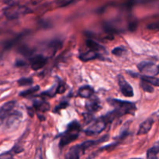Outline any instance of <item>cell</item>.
Masks as SVG:
<instances>
[{
  "label": "cell",
  "instance_id": "cell-14",
  "mask_svg": "<svg viewBox=\"0 0 159 159\" xmlns=\"http://www.w3.org/2000/svg\"><path fill=\"white\" fill-rule=\"evenodd\" d=\"M99 57H100V55H99V53L92 51V50H89V51H87V52L81 54L80 55H79V58H80L82 61H89L94 60V59L99 58Z\"/></svg>",
  "mask_w": 159,
  "mask_h": 159
},
{
  "label": "cell",
  "instance_id": "cell-13",
  "mask_svg": "<svg viewBox=\"0 0 159 159\" xmlns=\"http://www.w3.org/2000/svg\"><path fill=\"white\" fill-rule=\"evenodd\" d=\"M85 108L88 110L89 113H91L99 111L101 109L99 101L98 100V99H91L89 101H88V102H86V104H85Z\"/></svg>",
  "mask_w": 159,
  "mask_h": 159
},
{
  "label": "cell",
  "instance_id": "cell-20",
  "mask_svg": "<svg viewBox=\"0 0 159 159\" xmlns=\"http://www.w3.org/2000/svg\"><path fill=\"white\" fill-rule=\"evenodd\" d=\"M140 85H141V87L142 88V89L144 90V91L149 93H154V87L152 86V85H151L150 83H148V82H146V81L141 79Z\"/></svg>",
  "mask_w": 159,
  "mask_h": 159
},
{
  "label": "cell",
  "instance_id": "cell-7",
  "mask_svg": "<svg viewBox=\"0 0 159 159\" xmlns=\"http://www.w3.org/2000/svg\"><path fill=\"white\" fill-rule=\"evenodd\" d=\"M117 82L122 94L126 97H133L134 93L131 85L126 81L125 78L121 75L117 76Z\"/></svg>",
  "mask_w": 159,
  "mask_h": 159
},
{
  "label": "cell",
  "instance_id": "cell-26",
  "mask_svg": "<svg viewBox=\"0 0 159 159\" xmlns=\"http://www.w3.org/2000/svg\"><path fill=\"white\" fill-rule=\"evenodd\" d=\"M148 28L152 30H159V23H151L148 26Z\"/></svg>",
  "mask_w": 159,
  "mask_h": 159
},
{
  "label": "cell",
  "instance_id": "cell-6",
  "mask_svg": "<svg viewBox=\"0 0 159 159\" xmlns=\"http://www.w3.org/2000/svg\"><path fill=\"white\" fill-rule=\"evenodd\" d=\"M138 68L141 73L146 75L155 76L159 74V65L152 61H142L138 65Z\"/></svg>",
  "mask_w": 159,
  "mask_h": 159
},
{
  "label": "cell",
  "instance_id": "cell-21",
  "mask_svg": "<svg viewBox=\"0 0 159 159\" xmlns=\"http://www.w3.org/2000/svg\"><path fill=\"white\" fill-rule=\"evenodd\" d=\"M17 82H18L20 86H26V85H30L31 84H33L34 81H33V79L31 78L23 77L19 79Z\"/></svg>",
  "mask_w": 159,
  "mask_h": 159
},
{
  "label": "cell",
  "instance_id": "cell-29",
  "mask_svg": "<svg viewBox=\"0 0 159 159\" xmlns=\"http://www.w3.org/2000/svg\"><path fill=\"white\" fill-rule=\"evenodd\" d=\"M78 1H80V0H70V1L68 2V4H70V3L71 2H76Z\"/></svg>",
  "mask_w": 159,
  "mask_h": 159
},
{
  "label": "cell",
  "instance_id": "cell-22",
  "mask_svg": "<svg viewBox=\"0 0 159 159\" xmlns=\"http://www.w3.org/2000/svg\"><path fill=\"white\" fill-rule=\"evenodd\" d=\"M126 51H127V50L124 47H117V48H115L114 49L112 50V54L118 56V57H120L123 54H124V53H126Z\"/></svg>",
  "mask_w": 159,
  "mask_h": 159
},
{
  "label": "cell",
  "instance_id": "cell-15",
  "mask_svg": "<svg viewBox=\"0 0 159 159\" xmlns=\"http://www.w3.org/2000/svg\"><path fill=\"white\" fill-rule=\"evenodd\" d=\"M94 93V89L89 85H84L79 88L78 94L82 98H90Z\"/></svg>",
  "mask_w": 159,
  "mask_h": 159
},
{
  "label": "cell",
  "instance_id": "cell-18",
  "mask_svg": "<svg viewBox=\"0 0 159 159\" xmlns=\"http://www.w3.org/2000/svg\"><path fill=\"white\" fill-rule=\"evenodd\" d=\"M141 79H143V80L146 81V82H148V83H150L151 85H154V86L159 87V79L155 77V76L146 75H144L141 76Z\"/></svg>",
  "mask_w": 159,
  "mask_h": 159
},
{
  "label": "cell",
  "instance_id": "cell-8",
  "mask_svg": "<svg viewBox=\"0 0 159 159\" xmlns=\"http://www.w3.org/2000/svg\"><path fill=\"white\" fill-rule=\"evenodd\" d=\"M23 118V115L20 112L14 111L11 112L10 114L7 117V122H6V127L9 129L16 128L19 126Z\"/></svg>",
  "mask_w": 159,
  "mask_h": 159
},
{
  "label": "cell",
  "instance_id": "cell-9",
  "mask_svg": "<svg viewBox=\"0 0 159 159\" xmlns=\"http://www.w3.org/2000/svg\"><path fill=\"white\" fill-rule=\"evenodd\" d=\"M16 101H9L6 102L0 107V126L2 124L5 120L8 117L16 106Z\"/></svg>",
  "mask_w": 159,
  "mask_h": 159
},
{
  "label": "cell",
  "instance_id": "cell-2",
  "mask_svg": "<svg viewBox=\"0 0 159 159\" xmlns=\"http://www.w3.org/2000/svg\"><path fill=\"white\" fill-rule=\"evenodd\" d=\"M81 130V126L77 121H71L68 124L66 130L60 135L59 148L62 149L68 144H71L72 141H75L79 136Z\"/></svg>",
  "mask_w": 159,
  "mask_h": 159
},
{
  "label": "cell",
  "instance_id": "cell-24",
  "mask_svg": "<svg viewBox=\"0 0 159 159\" xmlns=\"http://www.w3.org/2000/svg\"><path fill=\"white\" fill-rule=\"evenodd\" d=\"M68 106V102H61L60 104H59L58 106H57V107H55V109L54 110V113H57V111H59L60 110H62V109H65Z\"/></svg>",
  "mask_w": 159,
  "mask_h": 159
},
{
  "label": "cell",
  "instance_id": "cell-19",
  "mask_svg": "<svg viewBox=\"0 0 159 159\" xmlns=\"http://www.w3.org/2000/svg\"><path fill=\"white\" fill-rule=\"evenodd\" d=\"M39 89H40V86L39 85H34V86L30 87V88L25 90V91H22L20 93V96H22V97H27V96L37 93Z\"/></svg>",
  "mask_w": 159,
  "mask_h": 159
},
{
  "label": "cell",
  "instance_id": "cell-12",
  "mask_svg": "<svg viewBox=\"0 0 159 159\" xmlns=\"http://www.w3.org/2000/svg\"><path fill=\"white\" fill-rule=\"evenodd\" d=\"M34 110L37 112V116L41 115V113L44 112L48 111L50 110V105L48 102H44V101H40V102H35L34 103Z\"/></svg>",
  "mask_w": 159,
  "mask_h": 159
},
{
  "label": "cell",
  "instance_id": "cell-17",
  "mask_svg": "<svg viewBox=\"0 0 159 159\" xmlns=\"http://www.w3.org/2000/svg\"><path fill=\"white\" fill-rule=\"evenodd\" d=\"M159 153V141L155 143L153 147L148 149L147 152L148 158H156L157 155Z\"/></svg>",
  "mask_w": 159,
  "mask_h": 159
},
{
  "label": "cell",
  "instance_id": "cell-27",
  "mask_svg": "<svg viewBox=\"0 0 159 159\" xmlns=\"http://www.w3.org/2000/svg\"><path fill=\"white\" fill-rule=\"evenodd\" d=\"M25 65V62L23 61H20V60H17L16 62V67H21Z\"/></svg>",
  "mask_w": 159,
  "mask_h": 159
},
{
  "label": "cell",
  "instance_id": "cell-1",
  "mask_svg": "<svg viewBox=\"0 0 159 159\" xmlns=\"http://www.w3.org/2000/svg\"><path fill=\"white\" fill-rule=\"evenodd\" d=\"M109 139V135H105L104 137H102L99 139L97 140H89L85 142H83L82 144H77V145L73 146L72 148L69 149L68 153L66 154L67 158L70 159H77L79 158L84 152L87 150V149L90 148L93 146L98 145V144H101L102 142H105Z\"/></svg>",
  "mask_w": 159,
  "mask_h": 159
},
{
  "label": "cell",
  "instance_id": "cell-25",
  "mask_svg": "<svg viewBox=\"0 0 159 159\" xmlns=\"http://www.w3.org/2000/svg\"><path fill=\"white\" fill-rule=\"evenodd\" d=\"M13 155L14 154L12 153L11 151H9V152H6V153H3L2 154V155H0V158H12Z\"/></svg>",
  "mask_w": 159,
  "mask_h": 159
},
{
  "label": "cell",
  "instance_id": "cell-4",
  "mask_svg": "<svg viewBox=\"0 0 159 159\" xmlns=\"http://www.w3.org/2000/svg\"><path fill=\"white\" fill-rule=\"evenodd\" d=\"M107 101L110 106L114 107L115 110L120 113L121 116L126 114L134 115L137 110V107L134 102L116 99H109Z\"/></svg>",
  "mask_w": 159,
  "mask_h": 159
},
{
  "label": "cell",
  "instance_id": "cell-3",
  "mask_svg": "<svg viewBox=\"0 0 159 159\" xmlns=\"http://www.w3.org/2000/svg\"><path fill=\"white\" fill-rule=\"evenodd\" d=\"M32 12L33 11L27 6L16 4V3L10 4L3 9L5 16L9 20H16Z\"/></svg>",
  "mask_w": 159,
  "mask_h": 159
},
{
  "label": "cell",
  "instance_id": "cell-16",
  "mask_svg": "<svg viewBox=\"0 0 159 159\" xmlns=\"http://www.w3.org/2000/svg\"><path fill=\"white\" fill-rule=\"evenodd\" d=\"M86 45L88 48H90V50H92L93 51H96V52L99 53V54L100 51H105V48H104L103 46H102L99 43H97V42L94 41L93 40H87Z\"/></svg>",
  "mask_w": 159,
  "mask_h": 159
},
{
  "label": "cell",
  "instance_id": "cell-10",
  "mask_svg": "<svg viewBox=\"0 0 159 159\" xmlns=\"http://www.w3.org/2000/svg\"><path fill=\"white\" fill-rule=\"evenodd\" d=\"M47 62H48V57L42 55V54H38V55L34 56V57H32L30 60L31 68L33 70H34V71L40 70V68L44 67Z\"/></svg>",
  "mask_w": 159,
  "mask_h": 159
},
{
  "label": "cell",
  "instance_id": "cell-11",
  "mask_svg": "<svg viewBox=\"0 0 159 159\" xmlns=\"http://www.w3.org/2000/svg\"><path fill=\"white\" fill-rule=\"evenodd\" d=\"M154 124V120L152 118H148L146 120H144L142 124L140 125L139 130L138 131V135H143L146 134L148 133L152 129V126Z\"/></svg>",
  "mask_w": 159,
  "mask_h": 159
},
{
  "label": "cell",
  "instance_id": "cell-28",
  "mask_svg": "<svg viewBox=\"0 0 159 159\" xmlns=\"http://www.w3.org/2000/svg\"><path fill=\"white\" fill-rule=\"evenodd\" d=\"M27 112H28V113H29V115L30 116H34V110H33L32 108H29V107H28L27 108Z\"/></svg>",
  "mask_w": 159,
  "mask_h": 159
},
{
  "label": "cell",
  "instance_id": "cell-5",
  "mask_svg": "<svg viewBox=\"0 0 159 159\" xmlns=\"http://www.w3.org/2000/svg\"><path fill=\"white\" fill-rule=\"evenodd\" d=\"M92 124L85 130L87 135H95L101 133L106 128L107 123L103 116H101L95 121H92Z\"/></svg>",
  "mask_w": 159,
  "mask_h": 159
},
{
  "label": "cell",
  "instance_id": "cell-23",
  "mask_svg": "<svg viewBox=\"0 0 159 159\" xmlns=\"http://www.w3.org/2000/svg\"><path fill=\"white\" fill-rule=\"evenodd\" d=\"M65 90H66V85L62 81H60L59 83L56 85V93L57 94H61L65 93Z\"/></svg>",
  "mask_w": 159,
  "mask_h": 159
},
{
  "label": "cell",
  "instance_id": "cell-30",
  "mask_svg": "<svg viewBox=\"0 0 159 159\" xmlns=\"http://www.w3.org/2000/svg\"><path fill=\"white\" fill-rule=\"evenodd\" d=\"M12 0H7V2H9V3H11V2H12Z\"/></svg>",
  "mask_w": 159,
  "mask_h": 159
}]
</instances>
